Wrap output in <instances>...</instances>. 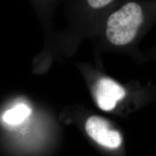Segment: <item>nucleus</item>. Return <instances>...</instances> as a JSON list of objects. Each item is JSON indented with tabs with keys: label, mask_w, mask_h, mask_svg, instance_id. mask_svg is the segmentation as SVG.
<instances>
[{
	"label": "nucleus",
	"mask_w": 156,
	"mask_h": 156,
	"mask_svg": "<svg viewBox=\"0 0 156 156\" xmlns=\"http://www.w3.org/2000/svg\"><path fill=\"white\" fill-rule=\"evenodd\" d=\"M30 109L25 104H19L7 111L3 115L4 122L12 125L21 124L30 114Z\"/></svg>",
	"instance_id": "20e7f679"
},
{
	"label": "nucleus",
	"mask_w": 156,
	"mask_h": 156,
	"mask_svg": "<svg viewBox=\"0 0 156 156\" xmlns=\"http://www.w3.org/2000/svg\"><path fill=\"white\" fill-rule=\"evenodd\" d=\"M114 0H85L86 4L90 8L98 9L108 6Z\"/></svg>",
	"instance_id": "39448f33"
},
{
	"label": "nucleus",
	"mask_w": 156,
	"mask_h": 156,
	"mask_svg": "<svg viewBox=\"0 0 156 156\" xmlns=\"http://www.w3.org/2000/svg\"><path fill=\"white\" fill-rule=\"evenodd\" d=\"M85 129L93 140L106 147L116 148L122 143L119 132L111 128L110 124L100 116L90 117L85 124Z\"/></svg>",
	"instance_id": "f03ea898"
},
{
	"label": "nucleus",
	"mask_w": 156,
	"mask_h": 156,
	"mask_svg": "<svg viewBox=\"0 0 156 156\" xmlns=\"http://www.w3.org/2000/svg\"><path fill=\"white\" fill-rule=\"evenodd\" d=\"M143 11L139 4L128 2L113 12L106 23V34L115 46H125L131 43L143 22Z\"/></svg>",
	"instance_id": "f257e3e1"
},
{
	"label": "nucleus",
	"mask_w": 156,
	"mask_h": 156,
	"mask_svg": "<svg viewBox=\"0 0 156 156\" xmlns=\"http://www.w3.org/2000/svg\"><path fill=\"white\" fill-rule=\"evenodd\" d=\"M125 95L124 87L111 78H101L95 85V100L99 108L103 111L114 109L117 102L124 98Z\"/></svg>",
	"instance_id": "7ed1b4c3"
}]
</instances>
